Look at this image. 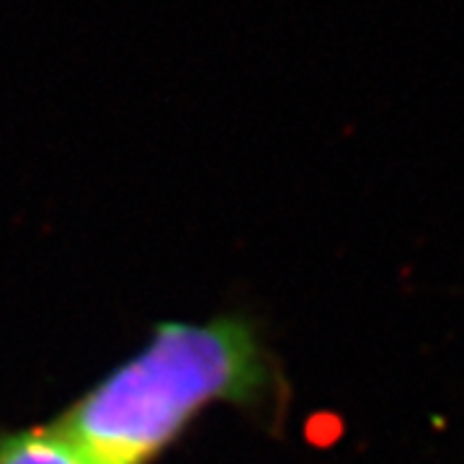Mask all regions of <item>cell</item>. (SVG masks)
<instances>
[{"mask_svg":"<svg viewBox=\"0 0 464 464\" xmlns=\"http://www.w3.org/2000/svg\"><path fill=\"white\" fill-rule=\"evenodd\" d=\"M284 398L286 382L258 323L225 313L155 325L148 343L72 400L57 423L101 464H155L209 408L279 415Z\"/></svg>","mask_w":464,"mask_h":464,"instance_id":"cell-1","label":"cell"},{"mask_svg":"<svg viewBox=\"0 0 464 464\" xmlns=\"http://www.w3.org/2000/svg\"><path fill=\"white\" fill-rule=\"evenodd\" d=\"M0 464H101L54 420L0 431Z\"/></svg>","mask_w":464,"mask_h":464,"instance_id":"cell-2","label":"cell"}]
</instances>
